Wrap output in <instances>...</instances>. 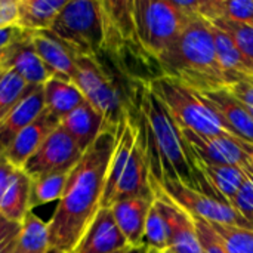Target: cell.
<instances>
[{
  "instance_id": "1",
  "label": "cell",
  "mask_w": 253,
  "mask_h": 253,
  "mask_svg": "<svg viewBox=\"0 0 253 253\" xmlns=\"http://www.w3.org/2000/svg\"><path fill=\"white\" fill-rule=\"evenodd\" d=\"M117 129L104 130L70 170L62 197L47 222L49 246L71 253L101 208Z\"/></svg>"
},
{
  "instance_id": "2",
  "label": "cell",
  "mask_w": 253,
  "mask_h": 253,
  "mask_svg": "<svg viewBox=\"0 0 253 253\" xmlns=\"http://www.w3.org/2000/svg\"><path fill=\"white\" fill-rule=\"evenodd\" d=\"M132 102L136 110L133 117L145 150L151 185L170 179L216 197L199 172L181 127L147 82H136Z\"/></svg>"
},
{
  "instance_id": "3",
  "label": "cell",
  "mask_w": 253,
  "mask_h": 253,
  "mask_svg": "<svg viewBox=\"0 0 253 253\" xmlns=\"http://www.w3.org/2000/svg\"><path fill=\"white\" fill-rule=\"evenodd\" d=\"M156 62L160 76L172 77L197 92L228 86L216 58L212 24L203 18L190 19Z\"/></svg>"
},
{
  "instance_id": "4",
  "label": "cell",
  "mask_w": 253,
  "mask_h": 253,
  "mask_svg": "<svg viewBox=\"0 0 253 253\" xmlns=\"http://www.w3.org/2000/svg\"><path fill=\"white\" fill-rule=\"evenodd\" d=\"M147 84L181 130H191L202 136H233L208 108L197 90L168 76H157Z\"/></svg>"
},
{
  "instance_id": "5",
  "label": "cell",
  "mask_w": 253,
  "mask_h": 253,
  "mask_svg": "<svg viewBox=\"0 0 253 253\" xmlns=\"http://www.w3.org/2000/svg\"><path fill=\"white\" fill-rule=\"evenodd\" d=\"M49 31L77 55L98 58L105 52V16L101 1L67 0Z\"/></svg>"
},
{
  "instance_id": "6",
  "label": "cell",
  "mask_w": 253,
  "mask_h": 253,
  "mask_svg": "<svg viewBox=\"0 0 253 253\" xmlns=\"http://www.w3.org/2000/svg\"><path fill=\"white\" fill-rule=\"evenodd\" d=\"M73 83L80 89L84 99L104 116L110 126L119 127L132 105V96L122 92L117 80L98 58L79 55Z\"/></svg>"
},
{
  "instance_id": "7",
  "label": "cell",
  "mask_w": 253,
  "mask_h": 253,
  "mask_svg": "<svg viewBox=\"0 0 253 253\" xmlns=\"http://www.w3.org/2000/svg\"><path fill=\"white\" fill-rule=\"evenodd\" d=\"M132 13L138 46L147 58L154 61L188 22L170 0H133Z\"/></svg>"
},
{
  "instance_id": "8",
  "label": "cell",
  "mask_w": 253,
  "mask_h": 253,
  "mask_svg": "<svg viewBox=\"0 0 253 253\" xmlns=\"http://www.w3.org/2000/svg\"><path fill=\"white\" fill-rule=\"evenodd\" d=\"M151 187L160 188L175 205H178L181 209H184L194 218L205 219L211 224L253 230L252 225L240 213H237L231 205L218 197L197 191L191 187L184 185L182 182L170 179H165L159 185L153 184Z\"/></svg>"
},
{
  "instance_id": "9",
  "label": "cell",
  "mask_w": 253,
  "mask_h": 253,
  "mask_svg": "<svg viewBox=\"0 0 253 253\" xmlns=\"http://www.w3.org/2000/svg\"><path fill=\"white\" fill-rule=\"evenodd\" d=\"M82 156L83 151L76 141L58 126L27 160L22 170L31 179L50 172H70Z\"/></svg>"
},
{
  "instance_id": "10",
  "label": "cell",
  "mask_w": 253,
  "mask_h": 253,
  "mask_svg": "<svg viewBox=\"0 0 253 253\" xmlns=\"http://www.w3.org/2000/svg\"><path fill=\"white\" fill-rule=\"evenodd\" d=\"M184 139L194 159L208 165L236 166L252 173L249 153L253 145L236 136H202L191 130H182Z\"/></svg>"
},
{
  "instance_id": "11",
  "label": "cell",
  "mask_w": 253,
  "mask_h": 253,
  "mask_svg": "<svg viewBox=\"0 0 253 253\" xmlns=\"http://www.w3.org/2000/svg\"><path fill=\"white\" fill-rule=\"evenodd\" d=\"M151 188L154 193V205L168 225L169 249L176 253H202L194 218L175 205L160 188Z\"/></svg>"
},
{
  "instance_id": "12",
  "label": "cell",
  "mask_w": 253,
  "mask_h": 253,
  "mask_svg": "<svg viewBox=\"0 0 253 253\" xmlns=\"http://www.w3.org/2000/svg\"><path fill=\"white\" fill-rule=\"evenodd\" d=\"M199 95L233 136L253 145V120L228 87L199 92Z\"/></svg>"
},
{
  "instance_id": "13",
  "label": "cell",
  "mask_w": 253,
  "mask_h": 253,
  "mask_svg": "<svg viewBox=\"0 0 253 253\" xmlns=\"http://www.w3.org/2000/svg\"><path fill=\"white\" fill-rule=\"evenodd\" d=\"M129 248L110 208H99L73 253H117Z\"/></svg>"
},
{
  "instance_id": "14",
  "label": "cell",
  "mask_w": 253,
  "mask_h": 253,
  "mask_svg": "<svg viewBox=\"0 0 253 253\" xmlns=\"http://www.w3.org/2000/svg\"><path fill=\"white\" fill-rule=\"evenodd\" d=\"M28 39L50 77L73 82L79 55L71 47H68L49 30L28 31Z\"/></svg>"
},
{
  "instance_id": "15",
  "label": "cell",
  "mask_w": 253,
  "mask_h": 253,
  "mask_svg": "<svg viewBox=\"0 0 253 253\" xmlns=\"http://www.w3.org/2000/svg\"><path fill=\"white\" fill-rule=\"evenodd\" d=\"M61 125V120L50 114L46 108L43 113L30 123L4 151V157L16 168L22 169L27 160L36 153L43 141Z\"/></svg>"
},
{
  "instance_id": "16",
  "label": "cell",
  "mask_w": 253,
  "mask_h": 253,
  "mask_svg": "<svg viewBox=\"0 0 253 253\" xmlns=\"http://www.w3.org/2000/svg\"><path fill=\"white\" fill-rule=\"evenodd\" d=\"M44 110L43 86H31L27 96L0 120V154L10 147L15 138L33 123Z\"/></svg>"
},
{
  "instance_id": "17",
  "label": "cell",
  "mask_w": 253,
  "mask_h": 253,
  "mask_svg": "<svg viewBox=\"0 0 253 253\" xmlns=\"http://www.w3.org/2000/svg\"><path fill=\"white\" fill-rule=\"evenodd\" d=\"M59 126L76 141V144L83 153L95 142V139L104 130L113 127L108 125L104 116L98 110H95L87 101H84L82 105L67 114L61 120Z\"/></svg>"
},
{
  "instance_id": "18",
  "label": "cell",
  "mask_w": 253,
  "mask_h": 253,
  "mask_svg": "<svg viewBox=\"0 0 253 253\" xmlns=\"http://www.w3.org/2000/svg\"><path fill=\"white\" fill-rule=\"evenodd\" d=\"M153 203H154V196L133 197V199L117 202L110 208L122 234L127 240L129 248L142 246L144 228Z\"/></svg>"
},
{
  "instance_id": "19",
  "label": "cell",
  "mask_w": 253,
  "mask_h": 253,
  "mask_svg": "<svg viewBox=\"0 0 253 253\" xmlns=\"http://www.w3.org/2000/svg\"><path fill=\"white\" fill-rule=\"evenodd\" d=\"M1 65L4 70H13L28 84L33 86H43L50 79L49 71L30 43L28 31L24 40L10 46L9 55Z\"/></svg>"
},
{
  "instance_id": "20",
  "label": "cell",
  "mask_w": 253,
  "mask_h": 253,
  "mask_svg": "<svg viewBox=\"0 0 253 253\" xmlns=\"http://www.w3.org/2000/svg\"><path fill=\"white\" fill-rule=\"evenodd\" d=\"M194 160H196V166H197L199 172L208 182L212 193L218 199H221L230 205L233 202V199L236 197L237 191L240 190V187L243 185V182L246 181L249 172H246L240 168H236V166L208 165V163L199 162L197 159H194Z\"/></svg>"
},
{
  "instance_id": "21",
  "label": "cell",
  "mask_w": 253,
  "mask_h": 253,
  "mask_svg": "<svg viewBox=\"0 0 253 253\" xmlns=\"http://www.w3.org/2000/svg\"><path fill=\"white\" fill-rule=\"evenodd\" d=\"M212 36L216 58L228 86L243 79H253V67L240 53L234 42L215 25H212Z\"/></svg>"
},
{
  "instance_id": "22",
  "label": "cell",
  "mask_w": 253,
  "mask_h": 253,
  "mask_svg": "<svg viewBox=\"0 0 253 253\" xmlns=\"http://www.w3.org/2000/svg\"><path fill=\"white\" fill-rule=\"evenodd\" d=\"M31 178L22 170L16 169L0 199V215L10 222L22 224L30 208Z\"/></svg>"
},
{
  "instance_id": "23",
  "label": "cell",
  "mask_w": 253,
  "mask_h": 253,
  "mask_svg": "<svg viewBox=\"0 0 253 253\" xmlns=\"http://www.w3.org/2000/svg\"><path fill=\"white\" fill-rule=\"evenodd\" d=\"M65 3L67 0H19L16 25L24 31H46Z\"/></svg>"
},
{
  "instance_id": "24",
  "label": "cell",
  "mask_w": 253,
  "mask_h": 253,
  "mask_svg": "<svg viewBox=\"0 0 253 253\" xmlns=\"http://www.w3.org/2000/svg\"><path fill=\"white\" fill-rule=\"evenodd\" d=\"M43 96L44 108L59 120L86 101L80 89L73 82L55 77H50L43 84Z\"/></svg>"
},
{
  "instance_id": "25",
  "label": "cell",
  "mask_w": 253,
  "mask_h": 253,
  "mask_svg": "<svg viewBox=\"0 0 253 253\" xmlns=\"http://www.w3.org/2000/svg\"><path fill=\"white\" fill-rule=\"evenodd\" d=\"M49 248L47 222L42 221L36 213H33V211H30L21 224L13 253H46Z\"/></svg>"
},
{
  "instance_id": "26",
  "label": "cell",
  "mask_w": 253,
  "mask_h": 253,
  "mask_svg": "<svg viewBox=\"0 0 253 253\" xmlns=\"http://www.w3.org/2000/svg\"><path fill=\"white\" fill-rule=\"evenodd\" d=\"M70 172H50L31 179L30 208L43 206L52 202H59L62 197L67 176Z\"/></svg>"
},
{
  "instance_id": "27",
  "label": "cell",
  "mask_w": 253,
  "mask_h": 253,
  "mask_svg": "<svg viewBox=\"0 0 253 253\" xmlns=\"http://www.w3.org/2000/svg\"><path fill=\"white\" fill-rule=\"evenodd\" d=\"M28 84L13 70H6L0 77V120L7 116L30 92Z\"/></svg>"
},
{
  "instance_id": "28",
  "label": "cell",
  "mask_w": 253,
  "mask_h": 253,
  "mask_svg": "<svg viewBox=\"0 0 253 253\" xmlns=\"http://www.w3.org/2000/svg\"><path fill=\"white\" fill-rule=\"evenodd\" d=\"M211 224V222H209ZM228 253H253V230L211 224Z\"/></svg>"
},
{
  "instance_id": "29",
  "label": "cell",
  "mask_w": 253,
  "mask_h": 253,
  "mask_svg": "<svg viewBox=\"0 0 253 253\" xmlns=\"http://www.w3.org/2000/svg\"><path fill=\"white\" fill-rule=\"evenodd\" d=\"M142 245L147 246L148 249H156L160 252H165L166 249H169L168 225H166L163 216L160 215V212L154 203H153V206L148 212V216H147Z\"/></svg>"
},
{
  "instance_id": "30",
  "label": "cell",
  "mask_w": 253,
  "mask_h": 253,
  "mask_svg": "<svg viewBox=\"0 0 253 253\" xmlns=\"http://www.w3.org/2000/svg\"><path fill=\"white\" fill-rule=\"evenodd\" d=\"M216 28L222 30L237 46L240 53L253 67V27L236 24L227 19H215L211 22Z\"/></svg>"
},
{
  "instance_id": "31",
  "label": "cell",
  "mask_w": 253,
  "mask_h": 253,
  "mask_svg": "<svg viewBox=\"0 0 253 253\" xmlns=\"http://www.w3.org/2000/svg\"><path fill=\"white\" fill-rule=\"evenodd\" d=\"M218 18L253 27V0H218Z\"/></svg>"
},
{
  "instance_id": "32",
  "label": "cell",
  "mask_w": 253,
  "mask_h": 253,
  "mask_svg": "<svg viewBox=\"0 0 253 253\" xmlns=\"http://www.w3.org/2000/svg\"><path fill=\"white\" fill-rule=\"evenodd\" d=\"M194 224H196L202 253H228L224 243L221 242V239L218 237V234L213 231V228L211 227L208 221L194 218Z\"/></svg>"
},
{
  "instance_id": "33",
  "label": "cell",
  "mask_w": 253,
  "mask_h": 253,
  "mask_svg": "<svg viewBox=\"0 0 253 253\" xmlns=\"http://www.w3.org/2000/svg\"><path fill=\"white\" fill-rule=\"evenodd\" d=\"M237 213H240L253 227V175L249 173L236 197L230 203Z\"/></svg>"
},
{
  "instance_id": "34",
  "label": "cell",
  "mask_w": 253,
  "mask_h": 253,
  "mask_svg": "<svg viewBox=\"0 0 253 253\" xmlns=\"http://www.w3.org/2000/svg\"><path fill=\"white\" fill-rule=\"evenodd\" d=\"M228 90L243 105L246 113L253 120V79H243L228 86Z\"/></svg>"
},
{
  "instance_id": "35",
  "label": "cell",
  "mask_w": 253,
  "mask_h": 253,
  "mask_svg": "<svg viewBox=\"0 0 253 253\" xmlns=\"http://www.w3.org/2000/svg\"><path fill=\"white\" fill-rule=\"evenodd\" d=\"M21 231V224L4 221L0 225V253H13Z\"/></svg>"
},
{
  "instance_id": "36",
  "label": "cell",
  "mask_w": 253,
  "mask_h": 253,
  "mask_svg": "<svg viewBox=\"0 0 253 253\" xmlns=\"http://www.w3.org/2000/svg\"><path fill=\"white\" fill-rule=\"evenodd\" d=\"M25 36H27V31H24L16 24L7 25V27H1L0 28V50L1 49H7L12 44L24 40Z\"/></svg>"
},
{
  "instance_id": "37",
  "label": "cell",
  "mask_w": 253,
  "mask_h": 253,
  "mask_svg": "<svg viewBox=\"0 0 253 253\" xmlns=\"http://www.w3.org/2000/svg\"><path fill=\"white\" fill-rule=\"evenodd\" d=\"M18 7L13 0H0V28L16 24Z\"/></svg>"
},
{
  "instance_id": "38",
  "label": "cell",
  "mask_w": 253,
  "mask_h": 253,
  "mask_svg": "<svg viewBox=\"0 0 253 253\" xmlns=\"http://www.w3.org/2000/svg\"><path fill=\"white\" fill-rule=\"evenodd\" d=\"M15 170H16V168L4 157V154H0V199H1Z\"/></svg>"
},
{
  "instance_id": "39",
  "label": "cell",
  "mask_w": 253,
  "mask_h": 253,
  "mask_svg": "<svg viewBox=\"0 0 253 253\" xmlns=\"http://www.w3.org/2000/svg\"><path fill=\"white\" fill-rule=\"evenodd\" d=\"M125 253H148V248L147 246H133V248H127Z\"/></svg>"
},
{
  "instance_id": "40",
  "label": "cell",
  "mask_w": 253,
  "mask_h": 253,
  "mask_svg": "<svg viewBox=\"0 0 253 253\" xmlns=\"http://www.w3.org/2000/svg\"><path fill=\"white\" fill-rule=\"evenodd\" d=\"M46 253H65V252H62V251H59V249H55V248H49Z\"/></svg>"
},
{
  "instance_id": "41",
  "label": "cell",
  "mask_w": 253,
  "mask_h": 253,
  "mask_svg": "<svg viewBox=\"0 0 253 253\" xmlns=\"http://www.w3.org/2000/svg\"><path fill=\"white\" fill-rule=\"evenodd\" d=\"M249 160H251V168H252V173H253V147H252V150H251V153H249Z\"/></svg>"
},
{
  "instance_id": "42",
  "label": "cell",
  "mask_w": 253,
  "mask_h": 253,
  "mask_svg": "<svg viewBox=\"0 0 253 253\" xmlns=\"http://www.w3.org/2000/svg\"><path fill=\"white\" fill-rule=\"evenodd\" d=\"M148 253H163L160 251H156V249H148Z\"/></svg>"
},
{
  "instance_id": "43",
  "label": "cell",
  "mask_w": 253,
  "mask_h": 253,
  "mask_svg": "<svg viewBox=\"0 0 253 253\" xmlns=\"http://www.w3.org/2000/svg\"><path fill=\"white\" fill-rule=\"evenodd\" d=\"M4 71H6V70H4V67H3V65H0V77H1V74H3Z\"/></svg>"
},
{
  "instance_id": "44",
  "label": "cell",
  "mask_w": 253,
  "mask_h": 253,
  "mask_svg": "<svg viewBox=\"0 0 253 253\" xmlns=\"http://www.w3.org/2000/svg\"><path fill=\"white\" fill-rule=\"evenodd\" d=\"M4 221H6V219H4V218H3V216H1V215H0V225H1V224H3V222H4Z\"/></svg>"
},
{
  "instance_id": "45",
  "label": "cell",
  "mask_w": 253,
  "mask_h": 253,
  "mask_svg": "<svg viewBox=\"0 0 253 253\" xmlns=\"http://www.w3.org/2000/svg\"><path fill=\"white\" fill-rule=\"evenodd\" d=\"M163 253H176V252H173V251H170V249H166Z\"/></svg>"
},
{
  "instance_id": "46",
  "label": "cell",
  "mask_w": 253,
  "mask_h": 253,
  "mask_svg": "<svg viewBox=\"0 0 253 253\" xmlns=\"http://www.w3.org/2000/svg\"><path fill=\"white\" fill-rule=\"evenodd\" d=\"M126 252V251H122V252H117V253H125Z\"/></svg>"
},
{
  "instance_id": "47",
  "label": "cell",
  "mask_w": 253,
  "mask_h": 253,
  "mask_svg": "<svg viewBox=\"0 0 253 253\" xmlns=\"http://www.w3.org/2000/svg\"><path fill=\"white\" fill-rule=\"evenodd\" d=\"M71 253H73V252H71Z\"/></svg>"
}]
</instances>
